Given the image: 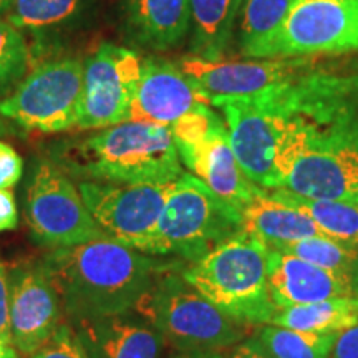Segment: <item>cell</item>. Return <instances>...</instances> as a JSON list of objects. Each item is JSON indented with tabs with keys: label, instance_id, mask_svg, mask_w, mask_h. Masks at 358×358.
<instances>
[{
	"label": "cell",
	"instance_id": "obj_1",
	"mask_svg": "<svg viewBox=\"0 0 358 358\" xmlns=\"http://www.w3.org/2000/svg\"><path fill=\"white\" fill-rule=\"evenodd\" d=\"M261 95L279 128L280 187L358 204V73L313 66Z\"/></svg>",
	"mask_w": 358,
	"mask_h": 358
},
{
	"label": "cell",
	"instance_id": "obj_2",
	"mask_svg": "<svg viewBox=\"0 0 358 358\" xmlns=\"http://www.w3.org/2000/svg\"><path fill=\"white\" fill-rule=\"evenodd\" d=\"M40 264L71 324L134 312L168 266L110 237L53 249Z\"/></svg>",
	"mask_w": 358,
	"mask_h": 358
},
{
	"label": "cell",
	"instance_id": "obj_3",
	"mask_svg": "<svg viewBox=\"0 0 358 358\" xmlns=\"http://www.w3.org/2000/svg\"><path fill=\"white\" fill-rule=\"evenodd\" d=\"M50 159L77 181L156 185L185 174L171 127L123 122L53 143Z\"/></svg>",
	"mask_w": 358,
	"mask_h": 358
},
{
	"label": "cell",
	"instance_id": "obj_4",
	"mask_svg": "<svg viewBox=\"0 0 358 358\" xmlns=\"http://www.w3.org/2000/svg\"><path fill=\"white\" fill-rule=\"evenodd\" d=\"M181 274L203 297L241 324H268V248L241 229Z\"/></svg>",
	"mask_w": 358,
	"mask_h": 358
},
{
	"label": "cell",
	"instance_id": "obj_5",
	"mask_svg": "<svg viewBox=\"0 0 358 358\" xmlns=\"http://www.w3.org/2000/svg\"><path fill=\"white\" fill-rule=\"evenodd\" d=\"M168 264L136 307L138 315L179 352H221L244 340V324L203 297Z\"/></svg>",
	"mask_w": 358,
	"mask_h": 358
},
{
	"label": "cell",
	"instance_id": "obj_6",
	"mask_svg": "<svg viewBox=\"0 0 358 358\" xmlns=\"http://www.w3.org/2000/svg\"><path fill=\"white\" fill-rule=\"evenodd\" d=\"M243 229V214L189 173L178 179L151 239L150 256L196 262Z\"/></svg>",
	"mask_w": 358,
	"mask_h": 358
},
{
	"label": "cell",
	"instance_id": "obj_7",
	"mask_svg": "<svg viewBox=\"0 0 358 358\" xmlns=\"http://www.w3.org/2000/svg\"><path fill=\"white\" fill-rule=\"evenodd\" d=\"M83 62L77 55L38 62L12 95L0 100V115L25 131L52 134L77 128Z\"/></svg>",
	"mask_w": 358,
	"mask_h": 358
},
{
	"label": "cell",
	"instance_id": "obj_8",
	"mask_svg": "<svg viewBox=\"0 0 358 358\" xmlns=\"http://www.w3.org/2000/svg\"><path fill=\"white\" fill-rule=\"evenodd\" d=\"M24 208L34 239L52 250L106 237L90 214L75 179L50 158L32 161Z\"/></svg>",
	"mask_w": 358,
	"mask_h": 358
},
{
	"label": "cell",
	"instance_id": "obj_9",
	"mask_svg": "<svg viewBox=\"0 0 358 358\" xmlns=\"http://www.w3.org/2000/svg\"><path fill=\"white\" fill-rule=\"evenodd\" d=\"M182 166L219 198L243 211L257 186L245 178L234 153L222 115L209 105L194 106L171 127Z\"/></svg>",
	"mask_w": 358,
	"mask_h": 358
},
{
	"label": "cell",
	"instance_id": "obj_10",
	"mask_svg": "<svg viewBox=\"0 0 358 358\" xmlns=\"http://www.w3.org/2000/svg\"><path fill=\"white\" fill-rule=\"evenodd\" d=\"M358 52V0H297L256 58Z\"/></svg>",
	"mask_w": 358,
	"mask_h": 358
},
{
	"label": "cell",
	"instance_id": "obj_11",
	"mask_svg": "<svg viewBox=\"0 0 358 358\" xmlns=\"http://www.w3.org/2000/svg\"><path fill=\"white\" fill-rule=\"evenodd\" d=\"M176 181L156 185L80 181L78 189L106 237L148 254L158 219Z\"/></svg>",
	"mask_w": 358,
	"mask_h": 358
},
{
	"label": "cell",
	"instance_id": "obj_12",
	"mask_svg": "<svg viewBox=\"0 0 358 358\" xmlns=\"http://www.w3.org/2000/svg\"><path fill=\"white\" fill-rule=\"evenodd\" d=\"M143 58L131 48L103 42L85 57L77 128L103 129L128 122Z\"/></svg>",
	"mask_w": 358,
	"mask_h": 358
},
{
	"label": "cell",
	"instance_id": "obj_13",
	"mask_svg": "<svg viewBox=\"0 0 358 358\" xmlns=\"http://www.w3.org/2000/svg\"><path fill=\"white\" fill-rule=\"evenodd\" d=\"M211 105L221 111L232 153L245 178L261 189H279V128L261 93L252 96H214Z\"/></svg>",
	"mask_w": 358,
	"mask_h": 358
},
{
	"label": "cell",
	"instance_id": "obj_14",
	"mask_svg": "<svg viewBox=\"0 0 358 358\" xmlns=\"http://www.w3.org/2000/svg\"><path fill=\"white\" fill-rule=\"evenodd\" d=\"M187 80L209 100L214 96H252L280 87L313 69L308 57L204 60L186 55L176 62Z\"/></svg>",
	"mask_w": 358,
	"mask_h": 358
},
{
	"label": "cell",
	"instance_id": "obj_15",
	"mask_svg": "<svg viewBox=\"0 0 358 358\" xmlns=\"http://www.w3.org/2000/svg\"><path fill=\"white\" fill-rule=\"evenodd\" d=\"M8 275L12 343L27 358L55 334L64 322V310L40 262L15 266Z\"/></svg>",
	"mask_w": 358,
	"mask_h": 358
},
{
	"label": "cell",
	"instance_id": "obj_16",
	"mask_svg": "<svg viewBox=\"0 0 358 358\" xmlns=\"http://www.w3.org/2000/svg\"><path fill=\"white\" fill-rule=\"evenodd\" d=\"M96 12L98 0H13L6 19L25 37L32 62H42L90 29Z\"/></svg>",
	"mask_w": 358,
	"mask_h": 358
},
{
	"label": "cell",
	"instance_id": "obj_17",
	"mask_svg": "<svg viewBox=\"0 0 358 358\" xmlns=\"http://www.w3.org/2000/svg\"><path fill=\"white\" fill-rule=\"evenodd\" d=\"M198 105H211V100L196 90L176 62L159 57L143 58L128 122L173 127Z\"/></svg>",
	"mask_w": 358,
	"mask_h": 358
},
{
	"label": "cell",
	"instance_id": "obj_18",
	"mask_svg": "<svg viewBox=\"0 0 358 358\" xmlns=\"http://www.w3.org/2000/svg\"><path fill=\"white\" fill-rule=\"evenodd\" d=\"M268 294L275 308L330 299H358V275L330 271L268 249Z\"/></svg>",
	"mask_w": 358,
	"mask_h": 358
},
{
	"label": "cell",
	"instance_id": "obj_19",
	"mask_svg": "<svg viewBox=\"0 0 358 358\" xmlns=\"http://www.w3.org/2000/svg\"><path fill=\"white\" fill-rule=\"evenodd\" d=\"M129 313L73 322L90 358H161L164 343L158 330Z\"/></svg>",
	"mask_w": 358,
	"mask_h": 358
},
{
	"label": "cell",
	"instance_id": "obj_20",
	"mask_svg": "<svg viewBox=\"0 0 358 358\" xmlns=\"http://www.w3.org/2000/svg\"><path fill=\"white\" fill-rule=\"evenodd\" d=\"M129 42L155 52L171 50L189 35V0H122Z\"/></svg>",
	"mask_w": 358,
	"mask_h": 358
},
{
	"label": "cell",
	"instance_id": "obj_21",
	"mask_svg": "<svg viewBox=\"0 0 358 358\" xmlns=\"http://www.w3.org/2000/svg\"><path fill=\"white\" fill-rule=\"evenodd\" d=\"M243 229L267 245H279L322 236L319 227L301 209L274 198L271 192L257 187L252 198L244 206Z\"/></svg>",
	"mask_w": 358,
	"mask_h": 358
},
{
	"label": "cell",
	"instance_id": "obj_22",
	"mask_svg": "<svg viewBox=\"0 0 358 358\" xmlns=\"http://www.w3.org/2000/svg\"><path fill=\"white\" fill-rule=\"evenodd\" d=\"M189 55L221 60L234 38L243 0H189Z\"/></svg>",
	"mask_w": 358,
	"mask_h": 358
},
{
	"label": "cell",
	"instance_id": "obj_23",
	"mask_svg": "<svg viewBox=\"0 0 358 358\" xmlns=\"http://www.w3.org/2000/svg\"><path fill=\"white\" fill-rule=\"evenodd\" d=\"M358 322V299H330V301L302 303L277 308L271 325L285 327L310 334H338Z\"/></svg>",
	"mask_w": 358,
	"mask_h": 358
},
{
	"label": "cell",
	"instance_id": "obj_24",
	"mask_svg": "<svg viewBox=\"0 0 358 358\" xmlns=\"http://www.w3.org/2000/svg\"><path fill=\"white\" fill-rule=\"evenodd\" d=\"M277 199L301 209L319 227L322 236L335 243L358 249V204L335 199H310L284 187L268 191Z\"/></svg>",
	"mask_w": 358,
	"mask_h": 358
},
{
	"label": "cell",
	"instance_id": "obj_25",
	"mask_svg": "<svg viewBox=\"0 0 358 358\" xmlns=\"http://www.w3.org/2000/svg\"><path fill=\"white\" fill-rule=\"evenodd\" d=\"M297 0H243L239 10L237 42L245 58H256L257 52L274 37Z\"/></svg>",
	"mask_w": 358,
	"mask_h": 358
},
{
	"label": "cell",
	"instance_id": "obj_26",
	"mask_svg": "<svg viewBox=\"0 0 358 358\" xmlns=\"http://www.w3.org/2000/svg\"><path fill=\"white\" fill-rule=\"evenodd\" d=\"M337 334H310L266 324L256 337L272 358H330Z\"/></svg>",
	"mask_w": 358,
	"mask_h": 358
},
{
	"label": "cell",
	"instance_id": "obj_27",
	"mask_svg": "<svg viewBox=\"0 0 358 358\" xmlns=\"http://www.w3.org/2000/svg\"><path fill=\"white\" fill-rule=\"evenodd\" d=\"M274 250L292 254L313 266L358 275V249L347 248L325 236L307 237V239L279 245V248H274Z\"/></svg>",
	"mask_w": 358,
	"mask_h": 358
},
{
	"label": "cell",
	"instance_id": "obj_28",
	"mask_svg": "<svg viewBox=\"0 0 358 358\" xmlns=\"http://www.w3.org/2000/svg\"><path fill=\"white\" fill-rule=\"evenodd\" d=\"M32 58L29 43L15 27L0 17V100L12 95L29 73Z\"/></svg>",
	"mask_w": 358,
	"mask_h": 358
},
{
	"label": "cell",
	"instance_id": "obj_29",
	"mask_svg": "<svg viewBox=\"0 0 358 358\" xmlns=\"http://www.w3.org/2000/svg\"><path fill=\"white\" fill-rule=\"evenodd\" d=\"M27 358H90L69 320L62 322L47 342Z\"/></svg>",
	"mask_w": 358,
	"mask_h": 358
},
{
	"label": "cell",
	"instance_id": "obj_30",
	"mask_svg": "<svg viewBox=\"0 0 358 358\" xmlns=\"http://www.w3.org/2000/svg\"><path fill=\"white\" fill-rule=\"evenodd\" d=\"M24 174V159L8 143L0 140V189H12Z\"/></svg>",
	"mask_w": 358,
	"mask_h": 358
},
{
	"label": "cell",
	"instance_id": "obj_31",
	"mask_svg": "<svg viewBox=\"0 0 358 358\" xmlns=\"http://www.w3.org/2000/svg\"><path fill=\"white\" fill-rule=\"evenodd\" d=\"M0 337L12 342L10 335V275L0 259Z\"/></svg>",
	"mask_w": 358,
	"mask_h": 358
},
{
	"label": "cell",
	"instance_id": "obj_32",
	"mask_svg": "<svg viewBox=\"0 0 358 358\" xmlns=\"http://www.w3.org/2000/svg\"><path fill=\"white\" fill-rule=\"evenodd\" d=\"M330 358H358V322L335 335Z\"/></svg>",
	"mask_w": 358,
	"mask_h": 358
},
{
	"label": "cell",
	"instance_id": "obj_33",
	"mask_svg": "<svg viewBox=\"0 0 358 358\" xmlns=\"http://www.w3.org/2000/svg\"><path fill=\"white\" fill-rule=\"evenodd\" d=\"M19 224V209L12 189H0V232L15 229Z\"/></svg>",
	"mask_w": 358,
	"mask_h": 358
},
{
	"label": "cell",
	"instance_id": "obj_34",
	"mask_svg": "<svg viewBox=\"0 0 358 358\" xmlns=\"http://www.w3.org/2000/svg\"><path fill=\"white\" fill-rule=\"evenodd\" d=\"M227 358H272L268 355L266 348L262 347V343L259 342V338L254 337L244 338L243 342H239L234 347V350L229 353Z\"/></svg>",
	"mask_w": 358,
	"mask_h": 358
},
{
	"label": "cell",
	"instance_id": "obj_35",
	"mask_svg": "<svg viewBox=\"0 0 358 358\" xmlns=\"http://www.w3.org/2000/svg\"><path fill=\"white\" fill-rule=\"evenodd\" d=\"M22 129L19 127H15L10 120H7L6 116L0 115V138L6 136H20Z\"/></svg>",
	"mask_w": 358,
	"mask_h": 358
},
{
	"label": "cell",
	"instance_id": "obj_36",
	"mask_svg": "<svg viewBox=\"0 0 358 358\" xmlns=\"http://www.w3.org/2000/svg\"><path fill=\"white\" fill-rule=\"evenodd\" d=\"M0 358H22L12 342L0 337Z\"/></svg>",
	"mask_w": 358,
	"mask_h": 358
},
{
	"label": "cell",
	"instance_id": "obj_37",
	"mask_svg": "<svg viewBox=\"0 0 358 358\" xmlns=\"http://www.w3.org/2000/svg\"><path fill=\"white\" fill-rule=\"evenodd\" d=\"M176 358H224L221 352H181Z\"/></svg>",
	"mask_w": 358,
	"mask_h": 358
},
{
	"label": "cell",
	"instance_id": "obj_38",
	"mask_svg": "<svg viewBox=\"0 0 358 358\" xmlns=\"http://www.w3.org/2000/svg\"><path fill=\"white\" fill-rule=\"evenodd\" d=\"M13 0H0V17H6L8 8L12 7Z\"/></svg>",
	"mask_w": 358,
	"mask_h": 358
}]
</instances>
